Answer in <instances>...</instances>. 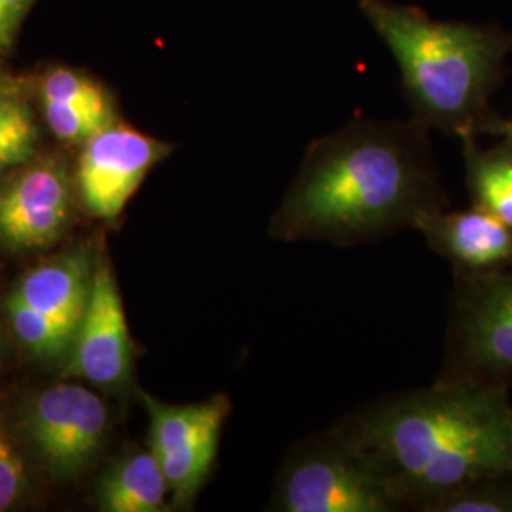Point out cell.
I'll return each instance as SVG.
<instances>
[{
  "mask_svg": "<svg viewBox=\"0 0 512 512\" xmlns=\"http://www.w3.org/2000/svg\"><path fill=\"white\" fill-rule=\"evenodd\" d=\"M446 203L429 128L363 118L311 143L268 232L355 247L414 228Z\"/></svg>",
  "mask_w": 512,
  "mask_h": 512,
  "instance_id": "1",
  "label": "cell"
},
{
  "mask_svg": "<svg viewBox=\"0 0 512 512\" xmlns=\"http://www.w3.org/2000/svg\"><path fill=\"white\" fill-rule=\"evenodd\" d=\"M384 473L403 509L512 475L507 385L440 382L368 404L340 423Z\"/></svg>",
  "mask_w": 512,
  "mask_h": 512,
  "instance_id": "2",
  "label": "cell"
},
{
  "mask_svg": "<svg viewBox=\"0 0 512 512\" xmlns=\"http://www.w3.org/2000/svg\"><path fill=\"white\" fill-rule=\"evenodd\" d=\"M401 69L412 118L459 141L482 135L505 74L512 33L495 25L435 21L416 6L359 0Z\"/></svg>",
  "mask_w": 512,
  "mask_h": 512,
  "instance_id": "3",
  "label": "cell"
},
{
  "mask_svg": "<svg viewBox=\"0 0 512 512\" xmlns=\"http://www.w3.org/2000/svg\"><path fill=\"white\" fill-rule=\"evenodd\" d=\"M268 511H403L374 459L342 425L296 444L283 459Z\"/></svg>",
  "mask_w": 512,
  "mask_h": 512,
  "instance_id": "4",
  "label": "cell"
},
{
  "mask_svg": "<svg viewBox=\"0 0 512 512\" xmlns=\"http://www.w3.org/2000/svg\"><path fill=\"white\" fill-rule=\"evenodd\" d=\"M440 382H512V262L486 274L458 275Z\"/></svg>",
  "mask_w": 512,
  "mask_h": 512,
  "instance_id": "5",
  "label": "cell"
},
{
  "mask_svg": "<svg viewBox=\"0 0 512 512\" xmlns=\"http://www.w3.org/2000/svg\"><path fill=\"white\" fill-rule=\"evenodd\" d=\"M148 414V442L164 471L171 505H192L213 473L220 433L232 412L228 395L202 403L167 404L143 395Z\"/></svg>",
  "mask_w": 512,
  "mask_h": 512,
  "instance_id": "6",
  "label": "cell"
},
{
  "mask_svg": "<svg viewBox=\"0 0 512 512\" xmlns=\"http://www.w3.org/2000/svg\"><path fill=\"white\" fill-rule=\"evenodd\" d=\"M103 401L82 385L61 384L38 393L23 425L38 458L54 476H73L88 467L107 433Z\"/></svg>",
  "mask_w": 512,
  "mask_h": 512,
  "instance_id": "7",
  "label": "cell"
},
{
  "mask_svg": "<svg viewBox=\"0 0 512 512\" xmlns=\"http://www.w3.org/2000/svg\"><path fill=\"white\" fill-rule=\"evenodd\" d=\"M171 150L160 139L116 124L93 135L84 143L78 165V188L86 209L99 219H116L148 171Z\"/></svg>",
  "mask_w": 512,
  "mask_h": 512,
  "instance_id": "8",
  "label": "cell"
},
{
  "mask_svg": "<svg viewBox=\"0 0 512 512\" xmlns=\"http://www.w3.org/2000/svg\"><path fill=\"white\" fill-rule=\"evenodd\" d=\"M133 368V344L122 298L109 264L101 260L93 272L90 302L69 351L67 376L101 387L128 385Z\"/></svg>",
  "mask_w": 512,
  "mask_h": 512,
  "instance_id": "9",
  "label": "cell"
},
{
  "mask_svg": "<svg viewBox=\"0 0 512 512\" xmlns=\"http://www.w3.org/2000/svg\"><path fill=\"white\" fill-rule=\"evenodd\" d=\"M71 181L54 162H40L0 186V243L37 251L63 236L71 222Z\"/></svg>",
  "mask_w": 512,
  "mask_h": 512,
  "instance_id": "10",
  "label": "cell"
},
{
  "mask_svg": "<svg viewBox=\"0 0 512 512\" xmlns=\"http://www.w3.org/2000/svg\"><path fill=\"white\" fill-rule=\"evenodd\" d=\"M414 230L456 268V275L486 274L512 262L511 226L476 205L425 213Z\"/></svg>",
  "mask_w": 512,
  "mask_h": 512,
  "instance_id": "11",
  "label": "cell"
},
{
  "mask_svg": "<svg viewBox=\"0 0 512 512\" xmlns=\"http://www.w3.org/2000/svg\"><path fill=\"white\" fill-rule=\"evenodd\" d=\"M93 272L92 260L84 253L59 256L23 275L12 294L74 338L90 302Z\"/></svg>",
  "mask_w": 512,
  "mask_h": 512,
  "instance_id": "12",
  "label": "cell"
},
{
  "mask_svg": "<svg viewBox=\"0 0 512 512\" xmlns=\"http://www.w3.org/2000/svg\"><path fill=\"white\" fill-rule=\"evenodd\" d=\"M169 486L156 456L137 452L120 461L99 484V505L107 512H162Z\"/></svg>",
  "mask_w": 512,
  "mask_h": 512,
  "instance_id": "13",
  "label": "cell"
},
{
  "mask_svg": "<svg viewBox=\"0 0 512 512\" xmlns=\"http://www.w3.org/2000/svg\"><path fill=\"white\" fill-rule=\"evenodd\" d=\"M461 143L473 205L512 228V141L499 137V143L490 148L480 147L476 137H465Z\"/></svg>",
  "mask_w": 512,
  "mask_h": 512,
  "instance_id": "14",
  "label": "cell"
},
{
  "mask_svg": "<svg viewBox=\"0 0 512 512\" xmlns=\"http://www.w3.org/2000/svg\"><path fill=\"white\" fill-rule=\"evenodd\" d=\"M37 143L38 129L31 107L19 93L0 88V171L29 162Z\"/></svg>",
  "mask_w": 512,
  "mask_h": 512,
  "instance_id": "15",
  "label": "cell"
},
{
  "mask_svg": "<svg viewBox=\"0 0 512 512\" xmlns=\"http://www.w3.org/2000/svg\"><path fill=\"white\" fill-rule=\"evenodd\" d=\"M6 310L19 342L33 355L42 359H61L69 355L74 338L50 317L27 306L14 294H10Z\"/></svg>",
  "mask_w": 512,
  "mask_h": 512,
  "instance_id": "16",
  "label": "cell"
},
{
  "mask_svg": "<svg viewBox=\"0 0 512 512\" xmlns=\"http://www.w3.org/2000/svg\"><path fill=\"white\" fill-rule=\"evenodd\" d=\"M423 512H512V475L465 484L429 501Z\"/></svg>",
  "mask_w": 512,
  "mask_h": 512,
  "instance_id": "17",
  "label": "cell"
},
{
  "mask_svg": "<svg viewBox=\"0 0 512 512\" xmlns=\"http://www.w3.org/2000/svg\"><path fill=\"white\" fill-rule=\"evenodd\" d=\"M48 126L55 137L67 143H86L99 131L114 124L112 109H95L57 101H42Z\"/></svg>",
  "mask_w": 512,
  "mask_h": 512,
  "instance_id": "18",
  "label": "cell"
},
{
  "mask_svg": "<svg viewBox=\"0 0 512 512\" xmlns=\"http://www.w3.org/2000/svg\"><path fill=\"white\" fill-rule=\"evenodd\" d=\"M42 101L112 109L107 93L99 84L69 69H55L44 78Z\"/></svg>",
  "mask_w": 512,
  "mask_h": 512,
  "instance_id": "19",
  "label": "cell"
},
{
  "mask_svg": "<svg viewBox=\"0 0 512 512\" xmlns=\"http://www.w3.org/2000/svg\"><path fill=\"white\" fill-rule=\"evenodd\" d=\"M27 488V471L18 444L0 421V511L18 503Z\"/></svg>",
  "mask_w": 512,
  "mask_h": 512,
  "instance_id": "20",
  "label": "cell"
},
{
  "mask_svg": "<svg viewBox=\"0 0 512 512\" xmlns=\"http://www.w3.org/2000/svg\"><path fill=\"white\" fill-rule=\"evenodd\" d=\"M29 4L31 0H0V55L10 48Z\"/></svg>",
  "mask_w": 512,
  "mask_h": 512,
  "instance_id": "21",
  "label": "cell"
},
{
  "mask_svg": "<svg viewBox=\"0 0 512 512\" xmlns=\"http://www.w3.org/2000/svg\"><path fill=\"white\" fill-rule=\"evenodd\" d=\"M482 133H488V135L503 137V139L512 141V118H501V116L494 114L492 120L482 129Z\"/></svg>",
  "mask_w": 512,
  "mask_h": 512,
  "instance_id": "22",
  "label": "cell"
},
{
  "mask_svg": "<svg viewBox=\"0 0 512 512\" xmlns=\"http://www.w3.org/2000/svg\"><path fill=\"white\" fill-rule=\"evenodd\" d=\"M0 351H2V342H0Z\"/></svg>",
  "mask_w": 512,
  "mask_h": 512,
  "instance_id": "23",
  "label": "cell"
}]
</instances>
